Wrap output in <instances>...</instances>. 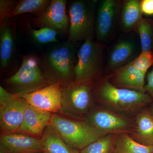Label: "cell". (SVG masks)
I'll return each instance as SVG.
<instances>
[{"instance_id":"cb8c5ba5","label":"cell","mask_w":153,"mask_h":153,"mask_svg":"<svg viewBox=\"0 0 153 153\" xmlns=\"http://www.w3.org/2000/svg\"><path fill=\"white\" fill-rule=\"evenodd\" d=\"M117 134H109L88 145L79 153H113Z\"/></svg>"},{"instance_id":"44dd1931","label":"cell","mask_w":153,"mask_h":153,"mask_svg":"<svg viewBox=\"0 0 153 153\" xmlns=\"http://www.w3.org/2000/svg\"><path fill=\"white\" fill-rule=\"evenodd\" d=\"M114 153H153V146H145L137 142L128 134H117Z\"/></svg>"},{"instance_id":"52a82bcc","label":"cell","mask_w":153,"mask_h":153,"mask_svg":"<svg viewBox=\"0 0 153 153\" xmlns=\"http://www.w3.org/2000/svg\"><path fill=\"white\" fill-rule=\"evenodd\" d=\"M93 85L74 81L61 86V108L58 114L66 117L84 120L94 107Z\"/></svg>"},{"instance_id":"d6986e66","label":"cell","mask_w":153,"mask_h":153,"mask_svg":"<svg viewBox=\"0 0 153 153\" xmlns=\"http://www.w3.org/2000/svg\"><path fill=\"white\" fill-rule=\"evenodd\" d=\"M9 19L0 23V64L2 70L8 67L13 53V35Z\"/></svg>"},{"instance_id":"277c9868","label":"cell","mask_w":153,"mask_h":153,"mask_svg":"<svg viewBox=\"0 0 153 153\" xmlns=\"http://www.w3.org/2000/svg\"><path fill=\"white\" fill-rule=\"evenodd\" d=\"M105 47L92 39L83 42L77 52L74 81L93 85L100 79L104 69Z\"/></svg>"},{"instance_id":"30bf717a","label":"cell","mask_w":153,"mask_h":153,"mask_svg":"<svg viewBox=\"0 0 153 153\" xmlns=\"http://www.w3.org/2000/svg\"><path fill=\"white\" fill-rule=\"evenodd\" d=\"M84 120L104 136L109 134H130L134 127V120L128 116L95 106Z\"/></svg>"},{"instance_id":"f546056e","label":"cell","mask_w":153,"mask_h":153,"mask_svg":"<svg viewBox=\"0 0 153 153\" xmlns=\"http://www.w3.org/2000/svg\"><path fill=\"white\" fill-rule=\"evenodd\" d=\"M140 6L143 15L153 16V0H140Z\"/></svg>"},{"instance_id":"e0dca14e","label":"cell","mask_w":153,"mask_h":153,"mask_svg":"<svg viewBox=\"0 0 153 153\" xmlns=\"http://www.w3.org/2000/svg\"><path fill=\"white\" fill-rule=\"evenodd\" d=\"M129 134L137 142L153 146V116L149 109L143 108L135 114L133 130Z\"/></svg>"},{"instance_id":"d4e9b609","label":"cell","mask_w":153,"mask_h":153,"mask_svg":"<svg viewBox=\"0 0 153 153\" xmlns=\"http://www.w3.org/2000/svg\"><path fill=\"white\" fill-rule=\"evenodd\" d=\"M30 34L32 39L38 44H44L57 42V36L58 33L51 28H32L30 29Z\"/></svg>"},{"instance_id":"d6a6232c","label":"cell","mask_w":153,"mask_h":153,"mask_svg":"<svg viewBox=\"0 0 153 153\" xmlns=\"http://www.w3.org/2000/svg\"></svg>"},{"instance_id":"3957f363","label":"cell","mask_w":153,"mask_h":153,"mask_svg":"<svg viewBox=\"0 0 153 153\" xmlns=\"http://www.w3.org/2000/svg\"><path fill=\"white\" fill-rule=\"evenodd\" d=\"M6 89L19 97L30 94L50 85L34 55H26L15 74L4 80Z\"/></svg>"},{"instance_id":"ba28073f","label":"cell","mask_w":153,"mask_h":153,"mask_svg":"<svg viewBox=\"0 0 153 153\" xmlns=\"http://www.w3.org/2000/svg\"><path fill=\"white\" fill-rule=\"evenodd\" d=\"M141 52L139 38L135 32L122 33L107 49L104 68L109 71V74H112L132 62Z\"/></svg>"},{"instance_id":"4fadbf2b","label":"cell","mask_w":153,"mask_h":153,"mask_svg":"<svg viewBox=\"0 0 153 153\" xmlns=\"http://www.w3.org/2000/svg\"><path fill=\"white\" fill-rule=\"evenodd\" d=\"M41 138L14 133H1L0 153H43Z\"/></svg>"},{"instance_id":"4316f807","label":"cell","mask_w":153,"mask_h":153,"mask_svg":"<svg viewBox=\"0 0 153 153\" xmlns=\"http://www.w3.org/2000/svg\"><path fill=\"white\" fill-rule=\"evenodd\" d=\"M17 2L15 0L0 1V23L9 19V15L16 7Z\"/></svg>"},{"instance_id":"8992f818","label":"cell","mask_w":153,"mask_h":153,"mask_svg":"<svg viewBox=\"0 0 153 153\" xmlns=\"http://www.w3.org/2000/svg\"><path fill=\"white\" fill-rule=\"evenodd\" d=\"M98 1L75 0L68 8V40L74 43L95 38V15Z\"/></svg>"},{"instance_id":"5b68a950","label":"cell","mask_w":153,"mask_h":153,"mask_svg":"<svg viewBox=\"0 0 153 153\" xmlns=\"http://www.w3.org/2000/svg\"><path fill=\"white\" fill-rule=\"evenodd\" d=\"M50 125L67 144L79 151L104 136L85 120L67 117L58 114L52 115Z\"/></svg>"},{"instance_id":"5bb4252c","label":"cell","mask_w":153,"mask_h":153,"mask_svg":"<svg viewBox=\"0 0 153 153\" xmlns=\"http://www.w3.org/2000/svg\"><path fill=\"white\" fill-rule=\"evenodd\" d=\"M28 102L24 97H17L0 107L1 133H17L24 120Z\"/></svg>"},{"instance_id":"7c38bea8","label":"cell","mask_w":153,"mask_h":153,"mask_svg":"<svg viewBox=\"0 0 153 153\" xmlns=\"http://www.w3.org/2000/svg\"><path fill=\"white\" fill-rule=\"evenodd\" d=\"M23 97L35 108L53 114H58L61 108V85L57 83L50 84Z\"/></svg>"},{"instance_id":"ac0fdd59","label":"cell","mask_w":153,"mask_h":153,"mask_svg":"<svg viewBox=\"0 0 153 153\" xmlns=\"http://www.w3.org/2000/svg\"><path fill=\"white\" fill-rule=\"evenodd\" d=\"M140 0L122 1L120 15L119 30L122 33L134 32L143 19Z\"/></svg>"},{"instance_id":"ffe728a7","label":"cell","mask_w":153,"mask_h":153,"mask_svg":"<svg viewBox=\"0 0 153 153\" xmlns=\"http://www.w3.org/2000/svg\"><path fill=\"white\" fill-rule=\"evenodd\" d=\"M45 153H79L63 140L55 129L49 125L41 138Z\"/></svg>"},{"instance_id":"8fae6325","label":"cell","mask_w":153,"mask_h":153,"mask_svg":"<svg viewBox=\"0 0 153 153\" xmlns=\"http://www.w3.org/2000/svg\"><path fill=\"white\" fill-rule=\"evenodd\" d=\"M66 0H51L48 7L33 20V27L36 28L48 27L58 33H68L69 19L66 11Z\"/></svg>"},{"instance_id":"4dcf8cb0","label":"cell","mask_w":153,"mask_h":153,"mask_svg":"<svg viewBox=\"0 0 153 153\" xmlns=\"http://www.w3.org/2000/svg\"><path fill=\"white\" fill-rule=\"evenodd\" d=\"M149 109L152 115L153 116V105H152V106L150 108H149Z\"/></svg>"},{"instance_id":"f1b7e54d","label":"cell","mask_w":153,"mask_h":153,"mask_svg":"<svg viewBox=\"0 0 153 153\" xmlns=\"http://www.w3.org/2000/svg\"><path fill=\"white\" fill-rule=\"evenodd\" d=\"M152 67L146 75V82L145 83L144 89L153 100V64Z\"/></svg>"},{"instance_id":"9c48e42d","label":"cell","mask_w":153,"mask_h":153,"mask_svg":"<svg viewBox=\"0 0 153 153\" xmlns=\"http://www.w3.org/2000/svg\"><path fill=\"white\" fill-rule=\"evenodd\" d=\"M123 1H98L96 8V40L105 46L113 40L119 29Z\"/></svg>"},{"instance_id":"6da1fadb","label":"cell","mask_w":153,"mask_h":153,"mask_svg":"<svg viewBox=\"0 0 153 153\" xmlns=\"http://www.w3.org/2000/svg\"><path fill=\"white\" fill-rule=\"evenodd\" d=\"M93 89L95 101L105 108L127 115L136 114L153 101L146 91L117 87L108 76L95 82Z\"/></svg>"},{"instance_id":"603a6c76","label":"cell","mask_w":153,"mask_h":153,"mask_svg":"<svg viewBox=\"0 0 153 153\" xmlns=\"http://www.w3.org/2000/svg\"><path fill=\"white\" fill-rule=\"evenodd\" d=\"M134 32L139 38L142 52L153 51V19L143 18Z\"/></svg>"},{"instance_id":"1f68e13d","label":"cell","mask_w":153,"mask_h":153,"mask_svg":"<svg viewBox=\"0 0 153 153\" xmlns=\"http://www.w3.org/2000/svg\"><path fill=\"white\" fill-rule=\"evenodd\" d=\"M113 153H114V152H113Z\"/></svg>"},{"instance_id":"7402d4cb","label":"cell","mask_w":153,"mask_h":153,"mask_svg":"<svg viewBox=\"0 0 153 153\" xmlns=\"http://www.w3.org/2000/svg\"><path fill=\"white\" fill-rule=\"evenodd\" d=\"M51 1V0L19 1L9 15V19L26 13L32 14L35 17L37 16L46 10Z\"/></svg>"},{"instance_id":"7a4b0ae2","label":"cell","mask_w":153,"mask_h":153,"mask_svg":"<svg viewBox=\"0 0 153 153\" xmlns=\"http://www.w3.org/2000/svg\"><path fill=\"white\" fill-rule=\"evenodd\" d=\"M78 50V43L68 40L54 45L41 56L40 66L50 84L65 86L74 82Z\"/></svg>"},{"instance_id":"2e32d148","label":"cell","mask_w":153,"mask_h":153,"mask_svg":"<svg viewBox=\"0 0 153 153\" xmlns=\"http://www.w3.org/2000/svg\"><path fill=\"white\" fill-rule=\"evenodd\" d=\"M147 73L136 68L131 62L107 76L110 82L117 87L145 91Z\"/></svg>"},{"instance_id":"83f0119b","label":"cell","mask_w":153,"mask_h":153,"mask_svg":"<svg viewBox=\"0 0 153 153\" xmlns=\"http://www.w3.org/2000/svg\"><path fill=\"white\" fill-rule=\"evenodd\" d=\"M16 97V95L9 92L3 86H0V107L8 103Z\"/></svg>"},{"instance_id":"484cf974","label":"cell","mask_w":153,"mask_h":153,"mask_svg":"<svg viewBox=\"0 0 153 153\" xmlns=\"http://www.w3.org/2000/svg\"><path fill=\"white\" fill-rule=\"evenodd\" d=\"M132 63L137 69L147 72L153 64V51L142 52Z\"/></svg>"},{"instance_id":"9a60e30c","label":"cell","mask_w":153,"mask_h":153,"mask_svg":"<svg viewBox=\"0 0 153 153\" xmlns=\"http://www.w3.org/2000/svg\"><path fill=\"white\" fill-rule=\"evenodd\" d=\"M53 114L35 108L28 104L24 120L17 133L41 138L44 130L50 125Z\"/></svg>"}]
</instances>
